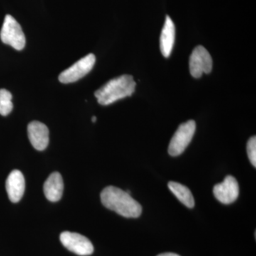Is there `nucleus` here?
Wrapping results in <instances>:
<instances>
[{"instance_id": "obj_1", "label": "nucleus", "mask_w": 256, "mask_h": 256, "mask_svg": "<svg viewBox=\"0 0 256 256\" xmlns=\"http://www.w3.org/2000/svg\"><path fill=\"white\" fill-rule=\"evenodd\" d=\"M102 205L126 218H138L142 206L127 192L116 186H107L100 194Z\"/></svg>"}, {"instance_id": "obj_2", "label": "nucleus", "mask_w": 256, "mask_h": 256, "mask_svg": "<svg viewBox=\"0 0 256 256\" xmlns=\"http://www.w3.org/2000/svg\"><path fill=\"white\" fill-rule=\"evenodd\" d=\"M136 82L130 75H122L106 82L95 92L98 102L102 106H108L116 101L130 96L134 92Z\"/></svg>"}, {"instance_id": "obj_3", "label": "nucleus", "mask_w": 256, "mask_h": 256, "mask_svg": "<svg viewBox=\"0 0 256 256\" xmlns=\"http://www.w3.org/2000/svg\"><path fill=\"white\" fill-rule=\"evenodd\" d=\"M0 38L5 44L10 45L18 50H22L26 44V38L22 26L10 14L5 16L4 23L0 32Z\"/></svg>"}, {"instance_id": "obj_4", "label": "nucleus", "mask_w": 256, "mask_h": 256, "mask_svg": "<svg viewBox=\"0 0 256 256\" xmlns=\"http://www.w3.org/2000/svg\"><path fill=\"white\" fill-rule=\"evenodd\" d=\"M196 130L194 120H188L180 124L170 141L168 152L171 156H176L182 154L190 143L191 142Z\"/></svg>"}, {"instance_id": "obj_5", "label": "nucleus", "mask_w": 256, "mask_h": 256, "mask_svg": "<svg viewBox=\"0 0 256 256\" xmlns=\"http://www.w3.org/2000/svg\"><path fill=\"white\" fill-rule=\"evenodd\" d=\"M95 63V55L90 54L86 56L72 66L64 70L58 76L60 82L65 84L77 82L92 70Z\"/></svg>"}, {"instance_id": "obj_6", "label": "nucleus", "mask_w": 256, "mask_h": 256, "mask_svg": "<svg viewBox=\"0 0 256 256\" xmlns=\"http://www.w3.org/2000/svg\"><path fill=\"white\" fill-rule=\"evenodd\" d=\"M60 240L64 247L76 255H92L94 252V246L88 238L78 233L64 232L60 234Z\"/></svg>"}, {"instance_id": "obj_7", "label": "nucleus", "mask_w": 256, "mask_h": 256, "mask_svg": "<svg viewBox=\"0 0 256 256\" xmlns=\"http://www.w3.org/2000/svg\"><path fill=\"white\" fill-rule=\"evenodd\" d=\"M213 62L208 50L202 46H196L190 56V70L192 76L198 78L204 74H210Z\"/></svg>"}, {"instance_id": "obj_8", "label": "nucleus", "mask_w": 256, "mask_h": 256, "mask_svg": "<svg viewBox=\"0 0 256 256\" xmlns=\"http://www.w3.org/2000/svg\"><path fill=\"white\" fill-rule=\"evenodd\" d=\"M214 194L216 200L224 204H230L238 198L239 186L238 182L233 176L228 175L223 182L215 185Z\"/></svg>"}, {"instance_id": "obj_9", "label": "nucleus", "mask_w": 256, "mask_h": 256, "mask_svg": "<svg viewBox=\"0 0 256 256\" xmlns=\"http://www.w3.org/2000/svg\"><path fill=\"white\" fill-rule=\"evenodd\" d=\"M28 136L32 146L38 151H43L50 142V131L44 124L32 121L28 126Z\"/></svg>"}, {"instance_id": "obj_10", "label": "nucleus", "mask_w": 256, "mask_h": 256, "mask_svg": "<svg viewBox=\"0 0 256 256\" xmlns=\"http://www.w3.org/2000/svg\"><path fill=\"white\" fill-rule=\"evenodd\" d=\"M6 190L10 201L18 203L22 198L25 191V180L20 170H13L6 181Z\"/></svg>"}, {"instance_id": "obj_11", "label": "nucleus", "mask_w": 256, "mask_h": 256, "mask_svg": "<svg viewBox=\"0 0 256 256\" xmlns=\"http://www.w3.org/2000/svg\"><path fill=\"white\" fill-rule=\"evenodd\" d=\"M44 192L48 201H60L64 192L63 178L60 173L54 172L48 176L44 185Z\"/></svg>"}, {"instance_id": "obj_12", "label": "nucleus", "mask_w": 256, "mask_h": 256, "mask_svg": "<svg viewBox=\"0 0 256 256\" xmlns=\"http://www.w3.org/2000/svg\"><path fill=\"white\" fill-rule=\"evenodd\" d=\"M175 40V26L169 16H166L164 26L161 32L160 44L162 54L168 58L171 54Z\"/></svg>"}, {"instance_id": "obj_13", "label": "nucleus", "mask_w": 256, "mask_h": 256, "mask_svg": "<svg viewBox=\"0 0 256 256\" xmlns=\"http://www.w3.org/2000/svg\"><path fill=\"white\" fill-rule=\"evenodd\" d=\"M168 188L170 191L172 192L173 194L178 198V201L181 202L184 205L190 208L194 206L195 202L193 195L188 188L184 185L175 182H170Z\"/></svg>"}, {"instance_id": "obj_14", "label": "nucleus", "mask_w": 256, "mask_h": 256, "mask_svg": "<svg viewBox=\"0 0 256 256\" xmlns=\"http://www.w3.org/2000/svg\"><path fill=\"white\" fill-rule=\"evenodd\" d=\"M12 95L6 89H0V114L8 116L13 109Z\"/></svg>"}, {"instance_id": "obj_15", "label": "nucleus", "mask_w": 256, "mask_h": 256, "mask_svg": "<svg viewBox=\"0 0 256 256\" xmlns=\"http://www.w3.org/2000/svg\"><path fill=\"white\" fill-rule=\"evenodd\" d=\"M247 153L249 160L254 168L256 166V138L252 137L248 141Z\"/></svg>"}, {"instance_id": "obj_16", "label": "nucleus", "mask_w": 256, "mask_h": 256, "mask_svg": "<svg viewBox=\"0 0 256 256\" xmlns=\"http://www.w3.org/2000/svg\"><path fill=\"white\" fill-rule=\"evenodd\" d=\"M158 256H180L178 254H174V252H164V254H160Z\"/></svg>"}, {"instance_id": "obj_17", "label": "nucleus", "mask_w": 256, "mask_h": 256, "mask_svg": "<svg viewBox=\"0 0 256 256\" xmlns=\"http://www.w3.org/2000/svg\"><path fill=\"white\" fill-rule=\"evenodd\" d=\"M96 120H97V118H96V116H94V117L92 118V122H96Z\"/></svg>"}]
</instances>
